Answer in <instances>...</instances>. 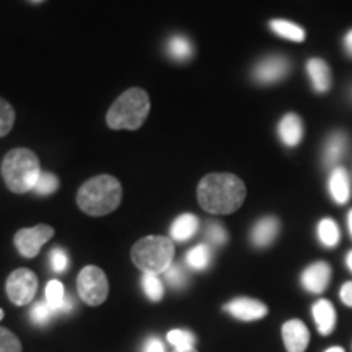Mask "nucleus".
<instances>
[{
    "instance_id": "0eeeda50",
    "label": "nucleus",
    "mask_w": 352,
    "mask_h": 352,
    "mask_svg": "<svg viewBox=\"0 0 352 352\" xmlns=\"http://www.w3.org/2000/svg\"><path fill=\"white\" fill-rule=\"evenodd\" d=\"M6 292L13 305H28L33 302L38 292V277L33 271L20 267L8 276L6 283Z\"/></svg>"
},
{
    "instance_id": "4c0bfd02",
    "label": "nucleus",
    "mask_w": 352,
    "mask_h": 352,
    "mask_svg": "<svg viewBox=\"0 0 352 352\" xmlns=\"http://www.w3.org/2000/svg\"><path fill=\"white\" fill-rule=\"evenodd\" d=\"M347 227H349V233L352 236V209L349 210V214H347Z\"/></svg>"
},
{
    "instance_id": "2eb2a0df",
    "label": "nucleus",
    "mask_w": 352,
    "mask_h": 352,
    "mask_svg": "<svg viewBox=\"0 0 352 352\" xmlns=\"http://www.w3.org/2000/svg\"><path fill=\"white\" fill-rule=\"evenodd\" d=\"M280 230L279 220L272 215H266V217L259 219L252 228L250 233V240H252L253 246L256 248H267V246L274 243Z\"/></svg>"
},
{
    "instance_id": "dca6fc26",
    "label": "nucleus",
    "mask_w": 352,
    "mask_h": 352,
    "mask_svg": "<svg viewBox=\"0 0 352 352\" xmlns=\"http://www.w3.org/2000/svg\"><path fill=\"white\" fill-rule=\"evenodd\" d=\"M277 134H279L280 142L285 147H297L303 138V124L302 120L296 113H287L277 126Z\"/></svg>"
},
{
    "instance_id": "6ab92c4d",
    "label": "nucleus",
    "mask_w": 352,
    "mask_h": 352,
    "mask_svg": "<svg viewBox=\"0 0 352 352\" xmlns=\"http://www.w3.org/2000/svg\"><path fill=\"white\" fill-rule=\"evenodd\" d=\"M197 228H199V219L195 214H183L171 223L170 235L175 241H188L196 235Z\"/></svg>"
},
{
    "instance_id": "7ed1b4c3",
    "label": "nucleus",
    "mask_w": 352,
    "mask_h": 352,
    "mask_svg": "<svg viewBox=\"0 0 352 352\" xmlns=\"http://www.w3.org/2000/svg\"><path fill=\"white\" fill-rule=\"evenodd\" d=\"M0 173H2L3 182L12 192L25 195V192L33 191L34 184L41 175L39 158L30 148H12L3 157Z\"/></svg>"
},
{
    "instance_id": "5701e85b",
    "label": "nucleus",
    "mask_w": 352,
    "mask_h": 352,
    "mask_svg": "<svg viewBox=\"0 0 352 352\" xmlns=\"http://www.w3.org/2000/svg\"><path fill=\"white\" fill-rule=\"evenodd\" d=\"M210 261H212V248L208 243L196 245L186 253V264L195 271L208 270Z\"/></svg>"
},
{
    "instance_id": "79ce46f5",
    "label": "nucleus",
    "mask_w": 352,
    "mask_h": 352,
    "mask_svg": "<svg viewBox=\"0 0 352 352\" xmlns=\"http://www.w3.org/2000/svg\"><path fill=\"white\" fill-rule=\"evenodd\" d=\"M33 2H43V0H33Z\"/></svg>"
},
{
    "instance_id": "f257e3e1",
    "label": "nucleus",
    "mask_w": 352,
    "mask_h": 352,
    "mask_svg": "<svg viewBox=\"0 0 352 352\" xmlns=\"http://www.w3.org/2000/svg\"><path fill=\"white\" fill-rule=\"evenodd\" d=\"M246 186L239 176L230 173H210L197 186V201L206 212L227 215L241 208Z\"/></svg>"
},
{
    "instance_id": "aec40b11",
    "label": "nucleus",
    "mask_w": 352,
    "mask_h": 352,
    "mask_svg": "<svg viewBox=\"0 0 352 352\" xmlns=\"http://www.w3.org/2000/svg\"><path fill=\"white\" fill-rule=\"evenodd\" d=\"M166 54H168L171 59L176 60V63H184V60H189L195 54V47H192V43L189 41V38L183 36V34H175L166 39L165 46Z\"/></svg>"
},
{
    "instance_id": "4468645a",
    "label": "nucleus",
    "mask_w": 352,
    "mask_h": 352,
    "mask_svg": "<svg viewBox=\"0 0 352 352\" xmlns=\"http://www.w3.org/2000/svg\"><path fill=\"white\" fill-rule=\"evenodd\" d=\"M328 192L336 204L344 206L352 196V184L349 173L342 166H336L331 170L328 178Z\"/></svg>"
},
{
    "instance_id": "58836bf2",
    "label": "nucleus",
    "mask_w": 352,
    "mask_h": 352,
    "mask_svg": "<svg viewBox=\"0 0 352 352\" xmlns=\"http://www.w3.org/2000/svg\"><path fill=\"white\" fill-rule=\"evenodd\" d=\"M324 352H344V349H342V347L334 346V347H329V349H327Z\"/></svg>"
},
{
    "instance_id": "c9c22d12",
    "label": "nucleus",
    "mask_w": 352,
    "mask_h": 352,
    "mask_svg": "<svg viewBox=\"0 0 352 352\" xmlns=\"http://www.w3.org/2000/svg\"><path fill=\"white\" fill-rule=\"evenodd\" d=\"M342 44H344V51L346 54L352 57V30H349V32L346 33L344 39H342Z\"/></svg>"
},
{
    "instance_id": "37998d69",
    "label": "nucleus",
    "mask_w": 352,
    "mask_h": 352,
    "mask_svg": "<svg viewBox=\"0 0 352 352\" xmlns=\"http://www.w3.org/2000/svg\"><path fill=\"white\" fill-rule=\"evenodd\" d=\"M351 98H352V88H351Z\"/></svg>"
},
{
    "instance_id": "f8f14e48",
    "label": "nucleus",
    "mask_w": 352,
    "mask_h": 352,
    "mask_svg": "<svg viewBox=\"0 0 352 352\" xmlns=\"http://www.w3.org/2000/svg\"><path fill=\"white\" fill-rule=\"evenodd\" d=\"M349 135L344 131H334L328 135L323 145V165L324 168H336L340 162L349 151Z\"/></svg>"
},
{
    "instance_id": "c756f323",
    "label": "nucleus",
    "mask_w": 352,
    "mask_h": 352,
    "mask_svg": "<svg viewBox=\"0 0 352 352\" xmlns=\"http://www.w3.org/2000/svg\"><path fill=\"white\" fill-rule=\"evenodd\" d=\"M15 124V109L7 100L0 98V139L6 138Z\"/></svg>"
},
{
    "instance_id": "f704fd0d",
    "label": "nucleus",
    "mask_w": 352,
    "mask_h": 352,
    "mask_svg": "<svg viewBox=\"0 0 352 352\" xmlns=\"http://www.w3.org/2000/svg\"><path fill=\"white\" fill-rule=\"evenodd\" d=\"M142 352H165V346L164 342L157 340V338H151V340L145 341Z\"/></svg>"
},
{
    "instance_id": "473e14b6",
    "label": "nucleus",
    "mask_w": 352,
    "mask_h": 352,
    "mask_svg": "<svg viewBox=\"0 0 352 352\" xmlns=\"http://www.w3.org/2000/svg\"><path fill=\"white\" fill-rule=\"evenodd\" d=\"M50 266L54 272H64L69 266L67 253L63 248H52L50 253Z\"/></svg>"
},
{
    "instance_id": "f3484780",
    "label": "nucleus",
    "mask_w": 352,
    "mask_h": 352,
    "mask_svg": "<svg viewBox=\"0 0 352 352\" xmlns=\"http://www.w3.org/2000/svg\"><path fill=\"white\" fill-rule=\"evenodd\" d=\"M311 315H314L316 329L323 336H328L336 328V310H334L333 303L327 298H320L311 307Z\"/></svg>"
},
{
    "instance_id": "a878e982",
    "label": "nucleus",
    "mask_w": 352,
    "mask_h": 352,
    "mask_svg": "<svg viewBox=\"0 0 352 352\" xmlns=\"http://www.w3.org/2000/svg\"><path fill=\"white\" fill-rule=\"evenodd\" d=\"M57 188H59V178L54 173H50V171H41L33 188V192L38 196H50L54 195Z\"/></svg>"
},
{
    "instance_id": "39448f33",
    "label": "nucleus",
    "mask_w": 352,
    "mask_h": 352,
    "mask_svg": "<svg viewBox=\"0 0 352 352\" xmlns=\"http://www.w3.org/2000/svg\"><path fill=\"white\" fill-rule=\"evenodd\" d=\"M173 258L175 245L166 236H145L131 250V259L135 267L144 272H152V274H164L173 264Z\"/></svg>"
},
{
    "instance_id": "9b49d317",
    "label": "nucleus",
    "mask_w": 352,
    "mask_h": 352,
    "mask_svg": "<svg viewBox=\"0 0 352 352\" xmlns=\"http://www.w3.org/2000/svg\"><path fill=\"white\" fill-rule=\"evenodd\" d=\"M331 280V267L328 263L316 261L305 267L300 276L302 287L310 294H323Z\"/></svg>"
},
{
    "instance_id": "f03ea898",
    "label": "nucleus",
    "mask_w": 352,
    "mask_h": 352,
    "mask_svg": "<svg viewBox=\"0 0 352 352\" xmlns=\"http://www.w3.org/2000/svg\"><path fill=\"white\" fill-rule=\"evenodd\" d=\"M122 186L111 175H98L85 182L77 192V204L91 217H103L120 208Z\"/></svg>"
},
{
    "instance_id": "2f4dec72",
    "label": "nucleus",
    "mask_w": 352,
    "mask_h": 352,
    "mask_svg": "<svg viewBox=\"0 0 352 352\" xmlns=\"http://www.w3.org/2000/svg\"><path fill=\"white\" fill-rule=\"evenodd\" d=\"M0 352H23L19 338L10 329L0 327Z\"/></svg>"
},
{
    "instance_id": "412c9836",
    "label": "nucleus",
    "mask_w": 352,
    "mask_h": 352,
    "mask_svg": "<svg viewBox=\"0 0 352 352\" xmlns=\"http://www.w3.org/2000/svg\"><path fill=\"white\" fill-rule=\"evenodd\" d=\"M316 235H318L320 243L323 245L324 248H334L341 240L340 227H338V223L329 217L320 220L318 227H316Z\"/></svg>"
},
{
    "instance_id": "b1692460",
    "label": "nucleus",
    "mask_w": 352,
    "mask_h": 352,
    "mask_svg": "<svg viewBox=\"0 0 352 352\" xmlns=\"http://www.w3.org/2000/svg\"><path fill=\"white\" fill-rule=\"evenodd\" d=\"M140 284H142V290L145 292V296L148 297V300L158 302L164 298V294H165L164 283H162L158 274L144 272L142 279H140Z\"/></svg>"
},
{
    "instance_id": "72a5a7b5",
    "label": "nucleus",
    "mask_w": 352,
    "mask_h": 352,
    "mask_svg": "<svg viewBox=\"0 0 352 352\" xmlns=\"http://www.w3.org/2000/svg\"><path fill=\"white\" fill-rule=\"evenodd\" d=\"M340 298L346 307L352 308V280L342 284V287L340 290Z\"/></svg>"
},
{
    "instance_id": "ddd939ff",
    "label": "nucleus",
    "mask_w": 352,
    "mask_h": 352,
    "mask_svg": "<svg viewBox=\"0 0 352 352\" xmlns=\"http://www.w3.org/2000/svg\"><path fill=\"white\" fill-rule=\"evenodd\" d=\"M283 340L287 352H305L310 342V331L300 320H289L283 324Z\"/></svg>"
},
{
    "instance_id": "4be33fe9",
    "label": "nucleus",
    "mask_w": 352,
    "mask_h": 352,
    "mask_svg": "<svg viewBox=\"0 0 352 352\" xmlns=\"http://www.w3.org/2000/svg\"><path fill=\"white\" fill-rule=\"evenodd\" d=\"M270 28L277 36L289 39V41L302 43L305 39V30L289 20H272L270 23Z\"/></svg>"
},
{
    "instance_id": "6e6552de",
    "label": "nucleus",
    "mask_w": 352,
    "mask_h": 352,
    "mask_svg": "<svg viewBox=\"0 0 352 352\" xmlns=\"http://www.w3.org/2000/svg\"><path fill=\"white\" fill-rule=\"evenodd\" d=\"M52 236H54V228L50 226H39L21 228L13 236V243H15L16 252H19L23 258H34L38 256L39 250L44 243H47Z\"/></svg>"
},
{
    "instance_id": "1a4fd4ad",
    "label": "nucleus",
    "mask_w": 352,
    "mask_h": 352,
    "mask_svg": "<svg viewBox=\"0 0 352 352\" xmlns=\"http://www.w3.org/2000/svg\"><path fill=\"white\" fill-rule=\"evenodd\" d=\"M290 72V60L285 56L271 54L259 59L252 70L253 80L259 85H274Z\"/></svg>"
},
{
    "instance_id": "bb28decb",
    "label": "nucleus",
    "mask_w": 352,
    "mask_h": 352,
    "mask_svg": "<svg viewBox=\"0 0 352 352\" xmlns=\"http://www.w3.org/2000/svg\"><path fill=\"white\" fill-rule=\"evenodd\" d=\"M170 344L175 346V349L178 351H188L195 349L196 338L191 331H186V329H171V331L166 334Z\"/></svg>"
},
{
    "instance_id": "ea45409f",
    "label": "nucleus",
    "mask_w": 352,
    "mask_h": 352,
    "mask_svg": "<svg viewBox=\"0 0 352 352\" xmlns=\"http://www.w3.org/2000/svg\"><path fill=\"white\" fill-rule=\"evenodd\" d=\"M173 352H197V351H195V349H188V351H178V349H176V351H173Z\"/></svg>"
},
{
    "instance_id": "e433bc0d",
    "label": "nucleus",
    "mask_w": 352,
    "mask_h": 352,
    "mask_svg": "<svg viewBox=\"0 0 352 352\" xmlns=\"http://www.w3.org/2000/svg\"><path fill=\"white\" fill-rule=\"evenodd\" d=\"M346 266L349 267V271L352 272V250L347 253V256H346Z\"/></svg>"
},
{
    "instance_id": "20e7f679",
    "label": "nucleus",
    "mask_w": 352,
    "mask_h": 352,
    "mask_svg": "<svg viewBox=\"0 0 352 352\" xmlns=\"http://www.w3.org/2000/svg\"><path fill=\"white\" fill-rule=\"evenodd\" d=\"M151 113V98L142 88H129L111 104L107 114V124L113 131H135L144 124Z\"/></svg>"
},
{
    "instance_id": "cd10ccee",
    "label": "nucleus",
    "mask_w": 352,
    "mask_h": 352,
    "mask_svg": "<svg viewBox=\"0 0 352 352\" xmlns=\"http://www.w3.org/2000/svg\"><path fill=\"white\" fill-rule=\"evenodd\" d=\"M54 315H57V311L52 310V308L47 305L46 300L36 302L32 310H30V318H32L33 323L38 324V327H44V324L50 323Z\"/></svg>"
},
{
    "instance_id": "a19ab883",
    "label": "nucleus",
    "mask_w": 352,
    "mask_h": 352,
    "mask_svg": "<svg viewBox=\"0 0 352 352\" xmlns=\"http://www.w3.org/2000/svg\"><path fill=\"white\" fill-rule=\"evenodd\" d=\"M2 316H3V311H2V310H0V320H2Z\"/></svg>"
},
{
    "instance_id": "393cba45",
    "label": "nucleus",
    "mask_w": 352,
    "mask_h": 352,
    "mask_svg": "<svg viewBox=\"0 0 352 352\" xmlns=\"http://www.w3.org/2000/svg\"><path fill=\"white\" fill-rule=\"evenodd\" d=\"M44 294H46V302L47 305H50L52 310H56L57 314H63V305L65 302V290H64V285L63 283H59V280L52 279L47 283L46 285V290H44Z\"/></svg>"
},
{
    "instance_id": "c85d7f7f",
    "label": "nucleus",
    "mask_w": 352,
    "mask_h": 352,
    "mask_svg": "<svg viewBox=\"0 0 352 352\" xmlns=\"http://www.w3.org/2000/svg\"><path fill=\"white\" fill-rule=\"evenodd\" d=\"M204 233L208 245L210 246H223L228 241V233L226 227L219 222H208Z\"/></svg>"
},
{
    "instance_id": "423d86ee",
    "label": "nucleus",
    "mask_w": 352,
    "mask_h": 352,
    "mask_svg": "<svg viewBox=\"0 0 352 352\" xmlns=\"http://www.w3.org/2000/svg\"><path fill=\"white\" fill-rule=\"evenodd\" d=\"M78 296L87 305L98 307L108 298L109 284L107 274L96 266H87L77 277Z\"/></svg>"
},
{
    "instance_id": "9d476101",
    "label": "nucleus",
    "mask_w": 352,
    "mask_h": 352,
    "mask_svg": "<svg viewBox=\"0 0 352 352\" xmlns=\"http://www.w3.org/2000/svg\"><path fill=\"white\" fill-rule=\"evenodd\" d=\"M223 310L240 321H256L267 315V307L256 298L239 297L223 305Z\"/></svg>"
},
{
    "instance_id": "a211bd4d",
    "label": "nucleus",
    "mask_w": 352,
    "mask_h": 352,
    "mask_svg": "<svg viewBox=\"0 0 352 352\" xmlns=\"http://www.w3.org/2000/svg\"><path fill=\"white\" fill-rule=\"evenodd\" d=\"M307 74L316 94H327L331 88V70L323 59L315 57V59L308 60Z\"/></svg>"
},
{
    "instance_id": "7c9ffc66",
    "label": "nucleus",
    "mask_w": 352,
    "mask_h": 352,
    "mask_svg": "<svg viewBox=\"0 0 352 352\" xmlns=\"http://www.w3.org/2000/svg\"><path fill=\"white\" fill-rule=\"evenodd\" d=\"M165 280L171 285L173 289H182L188 284V274L184 271V267L182 264H171V266L166 270L165 272Z\"/></svg>"
}]
</instances>
